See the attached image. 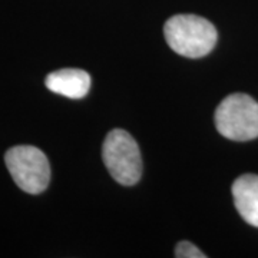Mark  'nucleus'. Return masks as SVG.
<instances>
[{"label": "nucleus", "instance_id": "4", "mask_svg": "<svg viewBox=\"0 0 258 258\" xmlns=\"http://www.w3.org/2000/svg\"><path fill=\"white\" fill-rule=\"evenodd\" d=\"M10 175L22 191L43 192L50 181V165L46 155L36 147L19 145L10 148L5 155Z\"/></svg>", "mask_w": 258, "mask_h": 258}, {"label": "nucleus", "instance_id": "2", "mask_svg": "<svg viewBox=\"0 0 258 258\" xmlns=\"http://www.w3.org/2000/svg\"><path fill=\"white\" fill-rule=\"evenodd\" d=\"M102 159L120 185H135L142 175V158L137 141L123 129H113L103 141Z\"/></svg>", "mask_w": 258, "mask_h": 258}, {"label": "nucleus", "instance_id": "1", "mask_svg": "<svg viewBox=\"0 0 258 258\" xmlns=\"http://www.w3.org/2000/svg\"><path fill=\"white\" fill-rule=\"evenodd\" d=\"M164 35L174 52L194 59L208 55L218 39L211 22L197 15H176L168 19Z\"/></svg>", "mask_w": 258, "mask_h": 258}, {"label": "nucleus", "instance_id": "3", "mask_svg": "<svg viewBox=\"0 0 258 258\" xmlns=\"http://www.w3.org/2000/svg\"><path fill=\"white\" fill-rule=\"evenodd\" d=\"M215 126L231 141L258 138V103L245 93H232L215 109Z\"/></svg>", "mask_w": 258, "mask_h": 258}, {"label": "nucleus", "instance_id": "5", "mask_svg": "<svg viewBox=\"0 0 258 258\" xmlns=\"http://www.w3.org/2000/svg\"><path fill=\"white\" fill-rule=\"evenodd\" d=\"M46 88L52 92L71 99H81L91 89V76L82 69H60L45 79Z\"/></svg>", "mask_w": 258, "mask_h": 258}, {"label": "nucleus", "instance_id": "6", "mask_svg": "<svg viewBox=\"0 0 258 258\" xmlns=\"http://www.w3.org/2000/svg\"><path fill=\"white\" fill-rule=\"evenodd\" d=\"M232 198L244 221L258 228V175L245 174L237 178L232 184Z\"/></svg>", "mask_w": 258, "mask_h": 258}, {"label": "nucleus", "instance_id": "7", "mask_svg": "<svg viewBox=\"0 0 258 258\" xmlns=\"http://www.w3.org/2000/svg\"><path fill=\"white\" fill-rule=\"evenodd\" d=\"M175 257L176 258H204L207 257L203 251L197 248L192 242L189 241H181L178 242L175 247Z\"/></svg>", "mask_w": 258, "mask_h": 258}]
</instances>
